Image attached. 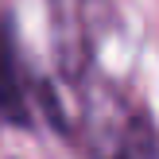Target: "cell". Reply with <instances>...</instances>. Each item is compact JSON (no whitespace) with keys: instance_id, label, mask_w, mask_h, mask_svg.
Returning <instances> with one entry per match:
<instances>
[{"instance_id":"6da1fadb","label":"cell","mask_w":159,"mask_h":159,"mask_svg":"<svg viewBox=\"0 0 159 159\" xmlns=\"http://www.w3.org/2000/svg\"><path fill=\"white\" fill-rule=\"evenodd\" d=\"M0 116L8 124H31V109H27V93L20 82V62H16V47H12V27L8 20H0Z\"/></svg>"},{"instance_id":"7a4b0ae2","label":"cell","mask_w":159,"mask_h":159,"mask_svg":"<svg viewBox=\"0 0 159 159\" xmlns=\"http://www.w3.org/2000/svg\"><path fill=\"white\" fill-rule=\"evenodd\" d=\"M82 4L85 0H51L54 35H58L54 47H58V58L70 74L85 62V54H82Z\"/></svg>"}]
</instances>
